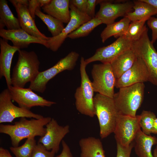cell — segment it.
Here are the masks:
<instances>
[{
    "label": "cell",
    "mask_w": 157,
    "mask_h": 157,
    "mask_svg": "<svg viewBox=\"0 0 157 157\" xmlns=\"http://www.w3.org/2000/svg\"><path fill=\"white\" fill-rule=\"evenodd\" d=\"M51 119L50 117H43L28 120L26 117H21L13 125L1 124L0 133L9 135L12 146L18 147L21 141L25 138L44 135L46 131L45 127Z\"/></svg>",
    "instance_id": "1"
},
{
    "label": "cell",
    "mask_w": 157,
    "mask_h": 157,
    "mask_svg": "<svg viewBox=\"0 0 157 157\" xmlns=\"http://www.w3.org/2000/svg\"><path fill=\"white\" fill-rule=\"evenodd\" d=\"M17 62L13 69L11 77L13 86L24 88L37 76L39 71L40 62L35 52L19 49Z\"/></svg>",
    "instance_id": "2"
},
{
    "label": "cell",
    "mask_w": 157,
    "mask_h": 157,
    "mask_svg": "<svg viewBox=\"0 0 157 157\" xmlns=\"http://www.w3.org/2000/svg\"><path fill=\"white\" fill-rule=\"evenodd\" d=\"M144 88L143 83L119 88L113 97L119 114L136 117L137 111L143 100Z\"/></svg>",
    "instance_id": "3"
},
{
    "label": "cell",
    "mask_w": 157,
    "mask_h": 157,
    "mask_svg": "<svg viewBox=\"0 0 157 157\" xmlns=\"http://www.w3.org/2000/svg\"><path fill=\"white\" fill-rule=\"evenodd\" d=\"M94 106L99 122L100 136L104 138L113 133L119 114L113 98L98 93L94 97Z\"/></svg>",
    "instance_id": "4"
},
{
    "label": "cell",
    "mask_w": 157,
    "mask_h": 157,
    "mask_svg": "<svg viewBox=\"0 0 157 157\" xmlns=\"http://www.w3.org/2000/svg\"><path fill=\"white\" fill-rule=\"evenodd\" d=\"M85 59L81 57L80 60V73L81 82L74 94L75 104L77 110L81 114L93 117L95 115L94 106V89L92 82L87 73Z\"/></svg>",
    "instance_id": "5"
},
{
    "label": "cell",
    "mask_w": 157,
    "mask_h": 157,
    "mask_svg": "<svg viewBox=\"0 0 157 157\" xmlns=\"http://www.w3.org/2000/svg\"><path fill=\"white\" fill-rule=\"evenodd\" d=\"M146 26L141 36L133 41L131 49L144 63L149 74V81L157 86V52L149 38Z\"/></svg>",
    "instance_id": "6"
},
{
    "label": "cell",
    "mask_w": 157,
    "mask_h": 157,
    "mask_svg": "<svg viewBox=\"0 0 157 157\" xmlns=\"http://www.w3.org/2000/svg\"><path fill=\"white\" fill-rule=\"evenodd\" d=\"M79 56L78 53L71 52L53 66L45 70L40 72L30 83L29 88L33 91L43 93L46 89L47 83L51 79L61 72L74 69Z\"/></svg>",
    "instance_id": "7"
},
{
    "label": "cell",
    "mask_w": 157,
    "mask_h": 157,
    "mask_svg": "<svg viewBox=\"0 0 157 157\" xmlns=\"http://www.w3.org/2000/svg\"><path fill=\"white\" fill-rule=\"evenodd\" d=\"M94 92L113 98L116 78L110 63L95 64L91 71Z\"/></svg>",
    "instance_id": "8"
},
{
    "label": "cell",
    "mask_w": 157,
    "mask_h": 157,
    "mask_svg": "<svg viewBox=\"0 0 157 157\" xmlns=\"http://www.w3.org/2000/svg\"><path fill=\"white\" fill-rule=\"evenodd\" d=\"M140 115L135 117L119 114L113 133L116 142L127 147L133 142L138 132L141 130Z\"/></svg>",
    "instance_id": "9"
},
{
    "label": "cell",
    "mask_w": 157,
    "mask_h": 157,
    "mask_svg": "<svg viewBox=\"0 0 157 157\" xmlns=\"http://www.w3.org/2000/svg\"><path fill=\"white\" fill-rule=\"evenodd\" d=\"M112 2L111 1H97V4H99L100 7L95 17L106 25L114 22L119 17H125L128 13L133 10V1H118L115 3Z\"/></svg>",
    "instance_id": "10"
},
{
    "label": "cell",
    "mask_w": 157,
    "mask_h": 157,
    "mask_svg": "<svg viewBox=\"0 0 157 157\" xmlns=\"http://www.w3.org/2000/svg\"><path fill=\"white\" fill-rule=\"evenodd\" d=\"M8 89L4 90L0 94V123L11 122L19 117L39 119L44 117L35 113L30 110L15 105Z\"/></svg>",
    "instance_id": "11"
},
{
    "label": "cell",
    "mask_w": 157,
    "mask_h": 157,
    "mask_svg": "<svg viewBox=\"0 0 157 157\" xmlns=\"http://www.w3.org/2000/svg\"><path fill=\"white\" fill-rule=\"evenodd\" d=\"M70 19L67 25L58 35L49 37L47 42L48 48L55 52L58 49L67 36L83 23L92 19L85 13L80 12L70 3Z\"/></svg>",
    "instance_id": "12"
},
{
    "label": "cell",
    "mask_w": 157,
    "mask_h": 157,
    "mask_svg": "<svg viewBox=\"0 0 157 157\" xmlns=\"http://www.w3.org/2000/svg\"><path fill=\"white\" fill-rule=\"evenodd\" d=\"M132 42L124 36L120 37L111 44L97 49L92 56L85 59V63L87 65L96 61L110 63L122 53L131 48Z\"/></svg>",
    "instance_id": "13"
},
{
    "label": "cell",
    "mask_w": 157,
    "mask_h": 157,
    "mask_svg": "<svg viewBox=\"0 0 157 157\" xmlns=\"http://www.w3.org/2000/svg\"><path fill=\"white\" fill-rule=\"evenodd\" d=\"M7 88L12 100L21 108L30 110L35 106L49 107L56 104L55 102L47 100L38 95L29 88H22L11 85Z\"/></svg>",
    "instance_id": "14"
},
{
    "label": "cell",
    "mask_w": 157,
    "mask_h": 157,
    "mask_svg": "<svg viewBox=\"0 0 157 157\" xmlns=\"http://www.w3.org/2000/svg\"><path fill=\"white\" fill-rule=\"evenodd\" d=\"M45 128V134L40 137L38 143L41 144L47 150H53L56 153L59 151L60 142L70 131L69 126H60L56 120L52 118Z\"/></svg>",
    "instance_id": "15"
},
{
    "label": "cell",
    "mask_w": 157,
    "mask_h": 157,
    "mask_svg": "<svg viewBox=\"0 0 157 157\" xmlns=\"http://www.w3.org/2000/svg\"><path fill=\"white\" fill-rule=\"evenodd\" d=\"M147 67L141 58L137 57L133 66L116 79L115 87L120 88L149 81Z\"/></svg>",
    "instance_id": "16"
},
{
    "label": "cell",
    "mask_w": 157,
    "mask_h": 157,
    "mask_svg": "<svg viewBox=\"0 0 157 157\" xmlns=\"http://www.w3.org/2000/svg\"><path fill=\"white\" fill-rule=\"evenodd\" d=\"M0 36L12 42L14 46L19 49L27 48L32 43H37L48 48L47 41L32 35L22 28L13 30L0 29Z\"/></svg>",
    "instance_id": "17"
},
{
    "label": "cell",
    "mask_w": 157,
    "mask_h": 157,
    "mask_svg": "<svg viewBox=\"0 0 157 157\" xmlns=\"http://www.w3.org/2000/svg\"><path fill=\"white\" fill-rule=\"evenodd\" d=\"M12 3L16 10L21 28L29 34L40 39L45 41L49 40V37L42 33L37 28L28 6L18 3Z\"/></svg>",
    "instance_id": "18"
},
{
    "label": "cell",
    "mask_w": 157,
    "mask_h": 157,
    "mask_svg": "<svg viewBox=\"0 0 157 157\" xmlns=\"http://www.w3.org/2000/svg\"><path fill=\"white\" fill-rule=\"evenodd\" d=\"M0 78L5 77L7 87L12 85L10 69L12 60L15 52L19 49L9 44L7 40L0 39Z\"/></svg>",
    "instance_id": "19"
},
{
    "label": "cell",
    "mask_w": 157,
    "mask_h": 157,
    "mask_svg": "<svg viewBox=\"0 0 157 157\" xmlns=\"http://www.w3.org/2000/svg\"><path fill=\"white\" fill-rule=\"evenodd\" d=\"M69 0H51L42 7L44 12L60 20L67 24L70 19Z\"/></svg>",
    "instance_id": "20"
},
{
    "label": "cell",
    "mask_w": 157,
    "mask_h": 157,
    "mask_svg": "<svg viewBox=\"0 0 157 157\" xmlns=\"http://www.w3.org/2000/svg\"><path fill=\"white\" fill-rule=\"evenodd\" d=\"M137 58L136 54L131 48L122 53L110 63L117 79L133 66Z\"/></svg>",
    "instance_id": "21"
},
{
    "label": "cell",
    "mask_w": 157,
    "mask_h": 157,
    "mask_svg": "<svg viewBox=\"0 0 157 157\" xmlns=\"http://www.w3.org/2000/svg\"><path fill=\"white\" fill-rule=\"evenodd\" d=\"M134 142L135 151L138 157H153L152 148L157 144V138L155 136L147 135L140 130Z\"/></svg>",
    "instance_id": "22"
},
{
    "label": "cell",
    "mask_w": 157,
    "mask_h": 157,
    "mask_svg": "<svg viewBox=\"0 0 157 157\" xmlns=\"http://www.w3.org/2000/svg\"><path fill=\"white\" fill-rule=\"evenodd\" d=\"M80 157H105L102 142L93 137L83 138L79 141Z\"/></svg>",
    "instance_id": "23"
},
{
    "label": "cell",
    "mask_w": 157,
    "mask_h": 157,
    "mask_svg": "<svg viewBox=\"0 0 157 157\" xmlns=\"http://www.w3.org/2000/svg\"><path fill=\"white\" fill-rule=\"evenodd\" d=\"M133 1V10L125 17L131 22L142 20L147 21L152 16L157 15V10L150 4L142 0Z\"/></svg>",
    "instance_id": "24"
},
{
    "label": "cell",
    "mask_w": 157,
    "mask_h": 157,
    "mask_svg": "<svg viewBox=\"0 0 157 157\" xmlns=\"http://www.w3.org/2000/svg\"><path fill=\"white\" fill-rule=\"evenodd\" d=\"M131 22L128 17H124L119 21L106 25L100 35L102 42L104 43L113 36L117 39L124 35Z\"/></svg>",
    "instance_id": "25"
},
{
    "label": "cell",
    "mask_w": 157,
    "mask_h": 157,
    "mask_svg": "<svg viewBox=\"0 0 157 157\" xmlns=\"http://www.w3.org/2000/svg\"><path fill=\"white\" fill-rule=\"evenodd\" d=\"M6 26L8 30L21 28L18 18L15 17L10 9L6 0H0V29Z\"/></svg>",
    "instance_id": "26"
},
{
    "label": "cell",
    "mask_w": 157,
    "mask_h": 157,
    "mask_svg": "<svg viewBox=\"0 0 157 157\" xmlns=\"http://www.w3.org/2000/svg\"><path fill=\"white\" fill-rule=\"evenodd\" d=\"M38 8L35 12V15L38 16L47 25L52 37L57 36L60 34L65 28L63 23L53 16L42 12Z\"/></svg>",
    "instance_id": "27"
},
{
    "label": "cell",
    "mask_w": 157,
    "mask_h": 157,
    "mask_svg": "<svg viewBox=\"0 0 157 157\" xmlns=\"http://www.w3.org/2000/svg\"><path fill=\"white\" fill-rule=\"evenodd\" d=\"M102 24L101 21L94 17L83 23L67 37L71 39H75L88 36L96 27Z\"/></svg>",
    "instance_id": "28"
},
{
    "label": "cell",
    "mask_w": 157,
    "mask_h": 157,
    "mask_svg": "<svg viewBox=\"0 0 157 157\" xmlns=\"http://www.w3.org/2000/svg\"><path fill=\"white\" fill-rule=\"evenodd\" d=\"M37 144L35 137H31L27 138L21 146H12L10 149L15 157H31Z\"/></svg>",
    "instance_id": "29"
},
{
    "label": "cell",
    "mask_w": 157,
    "mask_h": 157,
    "mask_svg": "<svg viewBox=\"0 0 157 157\" xmlns=\"http://www.w3.org/2000/svg\"><path fill=\"white\" fill-rule=\"evenodd\" d=\"M144 20L131 21L127 30L124 36L132 41L138 39L141 36L145 27Z\"/></svg>",
    "instance_id": "30"
},
{
    "label": "cell",
    "mask_w": 157,
    "mask_h": 157,
    "mask_svg": "<svg viewBox=\"0 0 157 157\" xmlns=\"http://www.w3.org/2000/svg\"><path fill=\"white\" fill-rule=\"evenodd\" d=\"M140 115L139 123L142 131L147 135H150L152 133L154 120L156 118V115L151 111L144 110Z\"/></svg>",
    "instance_id": "31"
},
{
    "label": "cell",
    "mask_w": 157,
    "mask_h": 157,
    "mask_svg": "<svg viewBox=\"0 0 157 157\" xmlns=\"http://www.w3.org/2000/svg\"><path fill=\"white\" fill-rule=\"evenodd\" d=\"M55 154L54 151H48L41 144L38 143L31 157H55Z\"/></svg>",
    "instance_id": "32"
},
{
    "label": "cell",
    "mask_w": 157,
    "mask_h": 157,
    "mask_svg": "<svg viewBox=\"0 0 157 157\" xmlns=\"http://www.w3.org/2000/svg\"><path fill=\"white\" fill-rule=\"evenodd\" d=\"M133 142L127 147L122 146L119 143L117 142L116 157H130L132 150L134 147Z\"/></svg>",
    "instance_id": "33"
},
{
    "label": "cell",
    "mask_w": 157,
    "mask_h": 157,
    "mask_svg": "<svg viewBox=\"0 0 157 157\" xmlns=\"http://www.w3.org/2000/svg\"><path fill=\"white\" fill-rule=\"evenodd\" d=\"M147 24L152 30V37L151 41L153 44L157 39V15L156 17L152 16L148 19Z\"/></svg>",
    "instance_id": "34"
},
{
    "label": "cell",
    "mask_w": 157,
    "mask_h": 157,
    "mask_svg": "<svg viewBox=\"0 0 157 157\" xmlns=\"http://www.w3.org/2000/svg\"><path fill=\"white\" fill-rule=\"evenodd\" d=\"M69 2L80 12L86 14L87 0H72Z\"/></svg>",
    "instance_id": "35"
},
{
    "label": "cell",
    "mask_w": 157,
    "mask_h": 157,
    "mask_svg": "<svg viewBox=\"0 0 157 157\" xmlns=\"http://www.w3.org/2000/svg\"><path fill=\"white\" fill-rule=\"evenodd\" d=\"M28 9L29 13L34 19L35 17V12L38 8L41 7L40 0H29Z\"/></svg>",
    "instance_id": "36"
},
{
    "label": "cell",
    "mask_w": 157,
    "mask_h": 157,
    "mask_svg": "<svg viewBox=\"0 0 157 157\" xmlns=\"http://www.w3.org/2000/svg\"><path fill=\"white\" fill-rule=\"evenodd\" d=\"M96 0H87V4L86 14L92 19L95 17V8Z\"/></svg>",
    "instance_id": "37"
},
{
    "label": "cell",
    "mask_w": 157,
    "mask_h": 157,
    "mask_svg": "<svg viewBox=\"0 0 157 157\" xmlns=\"http://www.w3.org/2000/svg\"><path fill=\"white\" fill-rule=\"evenodd\" d=\"M62 150L60 154L55 157H73L70 148L64 140L62 141Z\"/></svg>",
    "instance_id": "38"
},
{
    "label": "cell",
    "mask_w": 157,
    "mask_h": 157,
    "mask_svg": "<svg viewBox=\"0 0 157 157\" xmlns=\"http://www.w3.org/2000/svg\"><path fill=\"white\" fill-rule=\"evenodd\" d=\"M0 157H12L8 150L2 147H0Z\"/></svg>",
    "instance_id": "39"
},
{
    "label": "cell",
    "mask_w": 157,
    "mask_h": 157,
    "mask_svg": "<svg viewBox=\"0 0 157 157\" xmlns=\"http://www.w3.org/2000/svg\"><path fill=\"white\" fill-rule=\"evenodd\" d=\"M9 1L11 3H18L27 6H28V0H9Z\"/></svg>",
    "instance_id": "40"
},
{
    "label": "cell",
    "mask_w": 157,
    "mask_h": 157,
    "mask_svg": "<svg viewBox=\"0 0 157 157\" xmlns=\"http://www.w3.org/2000/svg\"><path fill=\"white\" fill-rule=\"evenodd\" d=\"M153 6L157 10V0H142Z\"/></svg>",
    "instance_id": "41"
},
{
    "label": "cell",
    "mask_w": 157,
    "mask_h": 157,
    "mask_svg": "<svg viewBox=\"0 0 157 157\" xmlns=\"http://www.w3.org/2000/svg\"><path fill=\"white\" fill-rule=\"evenodd\" d=\"M152 133L157 134V118H155L154 121Z\"/></svg>",
    "instance_id": "42"
},
{
    "label": "cell",
    "mask_w": 157,
    "mask_h": 157,
    "mask_svg": "<svg viewBox=\"0 0 157 157\" xmlns=\"http://www.w3.org/2000/svg\"><path fill=\"white\" fill-rule=\"evenodd\" d=\"M153 155V157H157V144L154 150Z\"/></svg>",
    "instance_id": "43"
}]
</instances>
